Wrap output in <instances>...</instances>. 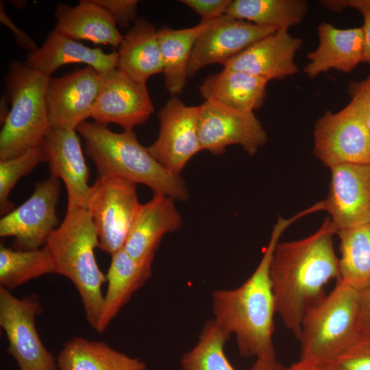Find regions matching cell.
I'll list each match as a JSON object with an SVG mask.
<instances>
[{
	"label": "cell",
	"instance_id": "ffe728a7",
	"mask_svg": "<svg viewBox=\"0 0 370 370\" xmlns=\"http://www.w3.org/2000/svg\"><path fill=\"white\" fill-rule=\"evenodd\" d=\"M117 52L105 53L90 48L54 29L43 45L31 51L25 64L30 69L51 77L59 68L69 64H86L99 73L116 68Z\"/></svg>",
	"mask_w": 370,
	"mask_h": 370
},
{
	"label": "cell",
	"instance_id": "cb8c5ba5",
	"mask_svg": "<svg viewBox=\"0 0 370 370\" xmlns=\"http://www.w3.org/2000/svg\"><path fill=\"white\" fill-rule=\"evenodd\" d=\"M269 81L246 72L223 69L208 75L199 87L205 101L229 108L251 111L262 107Z\"/></svg>",
	"mask_w": 370,
	"mask_h": 370
},
{
	"label": "cell",
	"instance_id": "7bdbcfd3",
	"mask_svg": "<svg viewBox=\"0 0 370 370\" xmlns=\"http://www.w3.org/2000/svg\"><path fill=\"white\" fill-rule=\"evenodd\" d=\"M8 100L6 96L5 95L1 96V102H0V107H1L0 108V120H1V123H3V124L5 122V119H7L10 112V109L8 108Z\"/></svg>",
	"mask_w": 370,
	"mask_h": 370
},
{
	"label": "cell",
	"instance_id": "f1b7e54d",
	"mask_svg": "<svg viewBox=\"0 0 370 370\" xmlns=\"http://www.w3.org/2000/svg\"><path fill=\"white\" fill-rule=\"evenodd\" d=\"M336 234L340 240L338 280L358 291L370 286V223Z\"/></svg>",
	"mask_w": 370,
	"mask_h": 370
},
{
	"label": "cell",
	"instance_id": "1f68e13d",
	"mask_svg": "<svg viewBox=\"0 0 370 370\" xmlns=\"http://www.w3.org/2000/svg\"><path fill=\"white\" fill-rule=\"evenodd\" d=\"M45 162V151L41 146L6 160H0V213L4 216L14 209L9 200L10 192L18 181L29 174L39 164Z\"/></svg>",
	"mask_w": 370,
	"mask_h": 370
},
{
	"label": "cell",
	"instance_id": "7c38bea8",
	"mask_svg": "<svg viewBox=\"0 0 370 370\" xmlns=\"http://www.w3.org/2000/svg\"><path fill=\"white\" fill-rule=\"evenodd\" d=\"M199 137L203 150L222 154L225 148L239 145L255 154L268 140L267 134L254 112L227 107L213 101L200 105Z\"/></svg>",
	"mask_w": 370,
	"mask_h": 370
},
{
	"label": "cell",
	"instance_id": "83f0119b",
	"mask_svg": "<svg viewBox=\"0 0 370 370\" xmlns=\"http://www.w3.org/2000/svg\"><path fill=\"white\" fill-rule=\"evenodd\" d=\"M308 10L304 0H234L225 15L276 29L299 24Z\"/></svg>",
	"mask_w": 370,
	"mask_h": 370
},
{
	"label": "cell",
	"instance_id": "3957f363",
	"mask_svg": "<svg viewBox=\"0 0 370 370\" xmlns=\"http://www.w3.org/2000/svg\"><path fill=\"white\" fill-rule=\"evenodd\" d=\"M76 131L85 141L87 154L99 176L117 177L149 187L154 195L186 201L188 197L182 177L162 166L137 140L135 134L116 133L106 125L84 121Z\"/></svg>",
	"mask_w": 370,
	"mask_h": 370
},
{
	"label": "cell",
	"instance_id": "44dd1931",
	"mask_svg": "<svg viewBox=\"0 0 370 370\" xmlns=\"http://www.w3.org/2000/svg\"><path fill=\"white\" fill-rule=\"evenodd\" d=\"M319 45L310 51L309 62L303 71L313 79L322 73L336 69L352 72L363 62V34L362 27L338 29L323 22L317 27Z\"/></svg>",
	"mask_w": 370,
	"mask_h": 370
},
{
	"label": "cell",
	"instance_id": "9a60e30c",
	"mask_svg": "<svg viewBox=\"0 0 370 370\" xmlns=\"http://www.w3.org/2000/svg\"><path fill=\"white\" fill-rule=\"evenodd\" d=\"M100 87V73L87 66L59 77H49L45 100L51 129L76 130L91 117Z\"/></svg>",
	"mask_w": 370,
	"mask_h": 370
},
{
	"label": "cell",
	"instance_id": "603a6c76",
	"mask_svg": "<svg viewBox=\"0 0 370 370\" xmlns=\"http://www.w3.org/2000/svg\"><path fill=\"white\" fill-rule=\"evenodd\" d=\"M108 283L100 317L95 330L104 332L120 310L151 275V265L134 260L123 248L111 254Z\"/></svg>",
	"mask_w": 370,
	"mask_h": 370
},
{
	"label": "cell",
	"instance_id": "4fadbf2b",
	"mask_svg": "<svg viewBox=\"0 0 370 370\" xmlns=\"http://www.w3.org/2000/svg\"><path fill=\"white\" fill-rule=\"evenodd\" d=\"M99 73V91L91 108L95 122L113 123L127 132L146 122L154 111L146 84L117 68Z\"/></svg>",
	"mask_w": 370,
	"mask_h": 370
},
{
	"label": "cell",
	"instance_id": "484cf974",
	"mask_svg": "<svg viewBox=\"0 0 370 370\" xmlns=\"http://www.w3.org/2000/svg\"><path fill=\"white\" fill-rule=\"evenodd\" d=\"M58 370H147L144 361L101 341L74 337L56 358Z\"/></svg>",
	"mask_w": 370,
	"mask_h": 370
},
{
	"label": "cell",
	"instance_id": "e575fe53",
	"mask_svg": "<svg viewBox=\"0 0 370 370\" xmlns=\"http://www.w3.org/2000/svg\"><path fill=\"white\" fill-rule=\"evenodd\" d=\"M106 9L113 18L116 25L126 28L137 16V0H95Z\"/></svg>",
	"mask_w": 370,
	"mask_h": 370
},
{
	"label": "cell",
	"instance_id": "74e56055",
	"mask_svg": "<svg viewBox=\"0 0 370 370\" xmlns=\"http://www.w3.org/2000/svg\"><path fill=\"white\" fill-rule=\"evenodd\" d=\"M319 3L336 12H341L347 7L354 8L360 13L370 11V0H323L319 1Z\"/></svg>",
	"mask_w": 370,
	"mask_h": 370
},
{
	"label": "cell",
	"instance_id": "52a82bcc",
	"mask_svg": "<svg viewBox=\"0 0 370 370\" xmlns=\"http://www.w3.org/2000/svg\"><path fill=\"white\" fill-rule=\"evenodd\" d=\"M136 184L99 176L92 185L87 204L99 238V248L112 254L123 247L141 206Z\"/></svg>",
	"mask_w": 370,
	"mask_h": 370
},
{
	"label": "cell",
	"instance_id": "f546056e",
	"mask_svg": "<svg viewBox=\"0 0 370 370\" xmlns=\"http://www.w3.org/2000/svg\"><path fill=\"white\" fill-rule=\"evenodd\" d=\"M56 273L52 256L44 246L32 250L0 246V286L11 290L43 275Z\"/></svg>",
	"mask_w": 370,
	"mask_h": 370
},
{
	"label": "cell",
	"instance_id": "b9f144b4",
	"mask_svg": "<svg viewBox=\"0 0 370 370\" xmlns=\"http://www.w3.org/2000/svg\"><path fill=\"white\" fill-rule=\"evenodd\" d=\"M249 370H286L276 358L256 359Z\"/></svg>",
	"mask_w": 370,
	"mask_h": 370
},
{
	"label": "cell",
	"instance_id": "6da1fadb",
	"mask_svg": "<svg viewBox=\"0 0 370 370\" xmlns=\"http://www.w3.org/2000/svg\"><path fill=\"white\" fill-rule=\"evenodd\" d=\"M336 232L330 219L311 235L278 243L270 276L275 310L286 329L298 338L307 310L325 295L324 288L340 278L339 259L333 243Z\"/></svg>",
	"mask_w": 370,
	"mask_h": 370
},
{
	"label": "cell",
	"instance_id": "8d00e7d4",
	"mask_svg": "<svg viewBox=\"0 0 370 370\" xmlns=\"http://www.w3.org/2000/svg\"><path fill=\"white\" fill-rule=\"evenodd\" d=\"M0 21L11 30L20 47L29 50L30 52L38 48L35 41L25 32L19 29L6 14L2 1L0 3Z\"/></svg>",
	"mask_w": 370,
	"mask_h": 370
},
{
	"label": "cell",
	"instance_id": "30bf717a",
	"mask_svg": "<svg viewBox=\"0 0 370 370\" xmlns=\"http://www.w3.org/2000/svg\"><path fill=\"white\" fill-rule=\"evenodd\" d=\"M60 193V180L53 176L37 183L24 203L1 217L0 236L13 237L18 249L44 247L59 223L56 205Z\"/></svg>",
	"mask_w": 370,
	"mask_h": 370
},
{
	"label": "cell",
	"instance_id": "2e32d148",
	"mask_svg": "<svg viewBox=\"0 0 370 370\" xmlns=\"http://www.w3.org/2000/svg\"><path fill=\"white\" fill-rule=\"evenodd\" d=\"M276 29L223 15L213 19L198 37L190 56L188 77L212 64L224 65Z\"/></svg>",
	"mask_w": 370,
	"mask_h": 370
},
{
	"label": "cell",
	"instance_id": "ac0fdd59",
	"mask_svg": "<svg viewBox=\"0 0 370 370\" xmlns=\"http://www.w3.org/2000/svg\"><path fill=\"white\" fill-rule=\"evenodd\" d=\"M302 40L288 29H278L258 40L223 65L224 69L246 72L268 81L280 80L299 72L294 58Z\"/></svg>",
	"mask_w": 370,
	"mask_h": 370
},
{
	"label": "cell",
	"instance_id": "d590c367",
	"mask_svg": "<svg viewBox=\"0 0 370 370\" xmlns=\"http://www.w3.org/2000/svg\"><path fill=\"white\" fill-rule=\"evenodd\" d=\"M231 1V0L180 1L199 14L201 17V21H210L225 15Z\"/></svg>",
	"mask_w": 370,
	"mask_h": 370
},
{
	"label": "cell",
	"instance_id": "5bb4252c",
	"mask_svg": "<svg viewBox=\"0 0 370 370\" xmlns=\"http://www.w3.org/2000/svg\"><path fill=\"white\" fill-rule=\"evenodd\" d=\"M330 170L323 203L336 234L370 223V163L341 164Z\"/></svg>",
	"mask_w": 370,
	"mask_h": 370
},
{
	"label": "cell",
	"instance_id": "f35d334b",
	"mask_svg": "<svg viewBox=\"0 0 370 370\" xmlns=\"http://www.w3.org/2000/svg\"><path fill=\"white\" fill-rule=\"evenodd\" d=\"M359 314L362 332L370 336V286L359 291Z\"/></svg>",
	"mask_w": 370,
	"mask_h": 370
},
{
	"label": "cell",
	"instance_id": "9c48e42d",
	"mask_svg": "<svg viewBox=\"0 0 370 370\" xmlns=\"http://www.w3.org/2000/svg\"><path fill=\"white\" fill-rule=\"evenodd\" d=\"M313 134V152L330 169L370 163V132L349 103L338 112H325L317 120Z\"/></svg>",
	"mask_w": 370,
	"mask_h": 370
},
{
	"label": "cell",
	"instance_id": "d6986e66",
	"mask_svg": "<svg viewBox=\"0 0 370 370\" xmlns=\"http://www.w3.org/2000/svg\"><path fill=\"white\" fill-rule=\"evenodd\" d=\"M182 225L174 199L154 195L141 205L123 248L138 262L151 265L162 237Z\"/></svg>",
	"mask_w": 370,
	"mask_h": 370
},
{
	"label": "cell",
	"instance_id": "8992f818",
	"mask_svg": "<svg viewBox=\"0 0 370 370\" xmlns=\"http://www.w3.org/2000/svg\"><path fill=\"white\" fill-rule=\"evenodd\" d=\"M362 333L359 291L338 280L331 292L310 306L303 318L297 338L299 358L329 359Z\"/></svg>",
	"mask_w": 370,
	"mask_h": 370
},
{
	"label": "cell",
	"instance_id": "e0dca14e",
	"mask_svg": "<svg viewBox=\"0 0 370 370\" xmlns=\"http://www.w3.org/2000/svg\"><path fill=\"white\" fill-rule=\"evenodd\" d=\"M42 147L51 175L61 179L67 193V208H86L92 190L89 170L76 130L51 129Z\"/></svg>",
	"mask_w": 370,
	"mask_h": 370
},
{
	"label": "cell",
	"instance_id": "277c9868",
	"mask_svg": "<svg viewBox=\"0 0 370 370\" xmlns=\"http://www.w3.org/2000/svg\"><path fill=\"white\" fill-rule=\"evenodd\" d=\"M45 246L52 256L56 273L66 277L75 286L86 318L95 330L101 312V288L106 276L95 259L94 250L99 247V238L87 208H66L62 223L50 234Z\"/></svg>",
	"mask_w": 370,
	"mask_h": 370
},
{
	"label": "cell",
	"instance_id": "5b68a950",
	"mask_svg": "<svg viewBox=\"0 0 370 370\" xmlns=\"http://www.w3.org/2000/svg\"><path fill=\"white\" fill-rule=\"evenodd\" d=\"M49 77L12 62L4 76L9 114L0 133V160L41 146L51 130L45 100Z\"/></svg>",
	"mask_w": 370,
	"mask_h": 370
},
{
	"label": "cell",
	"instance_id": "4316f807",
	"mask_svg": "<svg viewBox=\"0 0 370 370\" xmlns=\"http://www.w3.org/2000/svg\"><path fill=\"white\" fill-rule=\"evenodd\" d=\"M212 21H201L199 24L185 29L164 27L158 29L165 86L172 97L180 93L186 86L193 49L201 33Z\"/></svg>",
	"mask_w": 370,
	"mask_h": 370
},
{
	"label": "cell",
	"instance_id": "ba28073f",
	"mask_svg": "<svg viewBox=\"0 0 370 370\" xmlns=\"http://www.w3.org/2000/svg\"><path fill=\"white\" fill-rule=\"evenodd\" d=\"M38 297H15L0 286V326L8 342L7 352L19 370H58L56 358L42 343L36 327V317L41 313Z\"/></svg>",
	"mask_w": 370,
	"mask_h": 370
},
{
	"label": "cell",
	"instance_id": "7a4b0ae2",
	"mask_svg": "<svg viewBox=\"0 0 370 370\" xmlns=\"http://www.w3.org/2000/svg\"><path fill=\"white\" fill-rule=\"evenodd\" d=\"M311 213L313 209L309 207L288 219L280 216L262 258L250 277L236 288L217 289L212 293L213 319L235 336L242 356L276 358L273 340L276 310L270 276L271 258L286 228Z\"/></svg>",
	"mask_w": 370,
	"mask_h": 370
},
{
	"label": "cell",
	"instance_id": "4dcf8cb0",
	"mask_svg": "<svg viewBox=\"0 0 370 370\" xmlns=\"http://www.w3.org/2000/svg\"><path fill=\"white\" fill-rule=\"evenodd\" d=\"M230 336L214 319L206 322L196 345L182 356V370H236L224 350Z\"/></svg>",
	"mask_w": 370,
	"mask_h": 370
},
{
	"label": "cell",
	"instance_id": "d4e9b609",
	"mask_svg": "<svg viewBox=\"0 0 370 370\" xmlns=\"http://www.w3.org/2000/svg\"><path fill=\"white\" fill-rule=\"evenodd\" d=\"M157 35L153 24L144 18L136 20L119 46L116 68L143 84L151 76L163 73Z\"/></svg>",
	"mask_w": 370,
	"mask_h": 370
},
{
	"label": "cell",
	"instance_id": "7402d4cb",
	"mask_svg": "<svg viewBox=\"0 0 370 370\" xmlns=\"http://www.w3.org/2000/svg\"><path fill=\"white\" fill-rule=\"evenodd\" d=\"M55 18V29L75 40L119 47L124 37L110 13L95 0H81L74 7L58 4Z\"/></svg>",
	"mask_w": 370,
	"mask_h": 370
},
{
	"label": "cell",
	"instance_id": "836d02e7",
	"mask_svg": "<svg viewBox=\"0 0 370 370\" xmlns=\"http://www.w3.org/2000/svg\"><path fill=\"white\" fill-rule=\"evenodd\" d=\"M347 92L352 104L370 132V73L359 81H350Z\"/></svg>",
	"mask_w": 370,
	"mask_h": 370
},
{
	"label": "cell",
	"instance_id": "ab89813d",
	"mask_svg": "<svg viewBox=\"0 0 370 370\" xmlns=\"http://www.w3.org/2000/svg\"><path fill=\"white\" fill-rule=\"evenodd\" d=\"M364 22L361 27L363 34V62L370 65V11L361 12Z\"/></svg>",
	"mask_w": 370,
	"mask_h": 370
},
{
	"label": "cell",
	"instance_id": "d6a6232c",
	"mask_svg": "<svg viewBox=\"0 0 370 370\" xmlns=\"http://www.w3.org/2000/svg\"><path fill=\"white\" fill-rule=\"evenodd\" d=\"M330 370H370V336H361L332 358L321 360Z\"/></svg>",
	"mask_w": 370,
	"mask_h": 370
},
{
	"label": "cell",
	"instance_id": "8fae6325",
	"mask_svg": "<svg viewBox=\"0 0 370 370\" xmlns=\"http://www.w3.org/2000/svg\"><path fill=\"white\" fill-rule=\"evenodd\" d=\"M199 113L200 106H186L176 96L172 97L158 113V137L147 149L175 175H180L189 160L203 151L198 131Z\"/></svg>",
	"mask_w": 370,
	"mask_h": 370
},
{
	"label": "cell",
	"instance_id": "60d3db41",
	"mask_svg": "<svg viewBox=\"0 0 370 370\" xmlns=\"http://www.w3.org/2000/svg\"><path fill=\"white\" fill-rule=\"evenodd\" d=\"M286 370H330L321 360L301 359L286 368Z\"/></svg>",
	"mask_w": 370,
	"mask_h": 370
}]
</instances>
